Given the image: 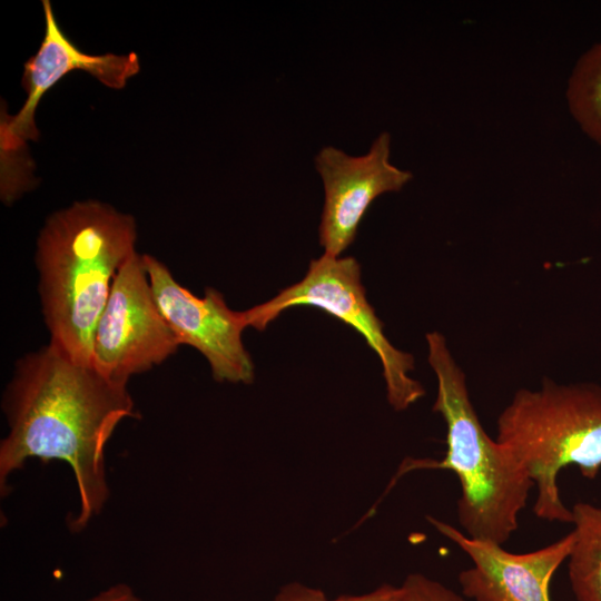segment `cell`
I'll return each instance as SVG.
<instances>
[{"instance_id": "cell-1", "label": "cell", "mask_w": 601, "mask_h": 601, "mask_svg": "<svg viewBox=\"0 0 601 601\" xmlns=\"http://www.w3.org/2000/svg\"><path fill=\"white\" fill-rule=\"evenodd\" d=\"M1 407L8 424L0 442L2 495L9 476L29 459L65 462L79 497L69 526L80 532L109 499V439L124 420L139 416L128 384L109 380L48 343L16 362Z\"/></svg>"}, {"instance_id": "cell-10", "label": "cell", "mask_w": 601, "mask_h": 601, "mask_svg": "<svg viewBox=\"0 0 601 601\" xmlns=\"http://www.w3.org/2000/svg\"><path fill=\"white\" fill-rule=\"evenodd\" d=\"M42 7L45 37L36 55L24 65L22 87L27 92L26 102L16 116L2 121V149L18 148L24 140L38 138L36 108L43 95L70 71H87L105 86L121 89L140 69L139 58L135 52L119 56L88 55L81 51L61 30L50 2L43 0Z\"/></svg>"}, {"instance_id": "cell-3", "label": "cell", "mask_w": 601, "mask_h": 601, "mask_svg": "<svg viewBox=\"0 0 601 601\" xmlns=\"http://www.w3.org/2000/svg\"><path fill=\"white\" fill-rule=\"evenodd\" d=\"M427 359L437 381L433 411L446 424V452L440 461H405L397 475L423 469L454 472L460 481L457 519L476 540L505 543L534 485L512 453L485 432L470 400L465 374L439 332L426 334Z\"/></svg>"}, {"instance_id": "cell-7", "label": "cell", "mask_w": 601, "mask_h": 601, "mask_svg": "<svg viewBox=\"0 0 601 601\" xmlns=\"http://www.w3.org/2000/svg\"><path fill=\"white\" fill-rule=\"evenodd\" d=\"M144 263L156 303L179 344L205 356L215 381L252 383L255 366L242 339L248 327L244 311H233L223 294L211 287L203 297L196 296L151 255L144 254Z\"/></svg>"}, {"instance_id": "cell-15", "label": "cell", "mask_w": 601, "mask_h": 601, "mask_svg": "<svg viewBox=\"0 0 601 601\" xmlns=\"http://www.w3.org/2000/svg\"><path fill=\"white\" fill-rule=\"evenodd\" d=\"M86 601H142L135 591L125 583L111 585Z\"/></svg>"}, {"instance_id": "cell-5", "label": "cell", "mask_w": 601, "mask_h": 601, "mask_svg": "<svg viewBox=\"0 0 601 601\" xmlns=\"http://www.w3.org/2000/svg\"><path fill=\"white\" fill-rule=\"evenodd\" d=\"M302 305L324 311L364 337L380 358L387 401L395 411H404L424 396V387L410 376L413 356L394 347L385 336L383 323L366 298L361 266L354 257L324 253L311 262L303 279L244 311V316L248 327L264 331L284 311Z\"/></svg>"}, {"instance_id": "cell-6", "label": "cell", "mask_w": 601, "mask_h": 601, "mask_svg": "<svg viewBox=\"0 0 601 601\" xmlns=\"http://www.w3.org/2000/svg\"><path fill=\"white\" fill-rule=\"evenodd\" d=\"M180 346L158 307L144 255L132 254L117 272L92 344V366L111 381L128 384Z\"/></svg>"}, {"instance_id": "cell-8", "label": "cell", "mask_w": 601, "mask_h": 601, "mask_svg": "<svg viewBox=\"0 0 601 601\" xmlns=\"http://www.w3.org/2000/svg\"><path fill=\"white\" fill-rule=\"evenodd\" d=\"M391 135L382 132L367 154L349 156L327 146L315 157L325 193L318 228L325 254L339 257L354 242L358 225L375 198L400 191L413 177L391 160Z\"/></svg>"}, {"instance_id": "cell-9", "label": "cell", "mask_w": 601, "mask_h": 601, "mask_svg": "<svg viewBox=\"0 0 601 601\" xmlns=\"http://www.w3.org/2000/svg\"><path fill=\"white\" fill-rule=\"evenodd\" d=\"M427 520L472 560L473 565L460 572L459 582L463 594L475 601H551V580L574 543L572 530L542 549L518 554L501 544L472 539L435 518Z\"/></svg>"}, {"instance_id": "cell-4", "label": "cell", "mask_w": 601, "mask_h": 601, "mask_svg": "<svg viewBox=\"0 0 601 601\" xmlns=\"http://www.w3.org/2000/svg\"><path fill=\"white\" fill-rule=\"evenodd\" d=\"M496 433L536 486L534 514L572 523L558 475L575 465L593 480L601 469V386L545 378L536 390L521 388L499 415Z\"/></svg>"}, {"instance_id": "cell-14", "label": "cell", "mask_w": 601, "mask_h": 601, "mask_svg": "<svg viewBox=\"0 0 601 601\" xmlns=\"http://www.w3.org/2000/svg\"><path fill=\"white\" fill-rule=\"evenodd\" d=\"M398 587L396 601H465L455 591L421 573L407 575Z\"/></svg>"}, {"instance_id": "cell-2", "label": "cell", "mask_w": 601, "mask_h": 601, "mask_svg": "<svg viewBox=\"0 0 601 601\" xmlns=\"http://www.w3.org/2000/svg\"><path fill=\"white\" fill-rule=\"evenodd\" d=\"M136 239L134 217L97 200L56 211L40 231L36 266L49 343L77 363L92 365L98 321Z\"/></svg>"}, {"instance_id": "cell-13", "label": "cell", "mask_w": 601, "mask_h": 601, "mask_svg": "<svg viewBox=\"0 0 601 601\" xmlns=\"http://www.w3.org/2000/svg\"><path fill=\"white\" fill-rule=\"evenodd\" d=\"M398 591V585L383 584L367 593L331 599L319 589L294 582L284 585L273 601H396Z\"/></svg>"}, {"instance_id": "cell-11", "label": "cell", "mask_w": 601, "mask_h": 601, "mask_svg": "<svg viewBox=\"0 0 601 601\" xmlns=\"http://www.w3.org/2000/svg\"><path fill=\"white\" fill-rule=\"evenodd\" d=\"M574 543L568 558L577 601H601V508L588 502L572 508Z\"/></svg>"}, {"instance_id": "cell-12", "label": "cell", "mask_w": 601, "mask_h": 601, "mask_svg": "<svg viewBox=\"0 0 601 601\" xmlns=\"http://www.w3.org/2000/svg\"><path fill=\"white\" fill-rule=\"evenodd\" d=\"M569 111L580 129L601 146V40L577 60L566 85Z\"/></svg>"}]
</instances>
